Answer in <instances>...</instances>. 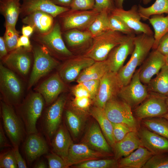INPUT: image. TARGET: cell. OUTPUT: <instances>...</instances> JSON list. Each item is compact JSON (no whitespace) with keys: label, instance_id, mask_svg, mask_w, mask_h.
<instances>
[{"label":"cell","instance_id":"56","mask_svg":"<svg viewBox=\"0 0 168 168\" xmlns=\"http://www.w3.org/2000/svg\"><path fill=\"white\" fill-rule=\"evenodd\" d=\"M54 4L61 7L70 8L73 0H50Z\"/></svg>","mask_w":168,"mask_h":168},{"label":"cell","instance_id":"51","mask_svg":"<svg viewBox=\"0 0 168 168\" xmlns=\"http://www.w3.org/2000/svg\"><path fill=\"white\" fill-rule=\"evenodd\" d=\"M72 92L75 97H87L91 98L89 92L81 83H78L74 86L72 89Z\"/></svg>","mask_w":168,"mask_h":168},{"label":"cell","instance_id":"49","mask_svg":"<svg viewBox=\"0 0 168 168\" xmlns=\"http://www.w3.org/2000/svg\"><path fill=\"white\" fill-rule=\"evenodd\" d=\"M100 80H91L81 82L89 92L92 100L95 99L98 90Z\"/></svg>","mask_w":168,"mask_h":168},{"label":"cell","instance_id":"15","mask_svg":"<svg viewBox=\"0 0 168 168\" xmlns=\"http://www.w3.org/2000/svg\"><path fill=\"white\" fill-rule=\"evenodd\" d=\"M72 57L61 65L58 74L65 83L71 82L77 79L84 70L95 62L92 59L83 55Z\"/></svg>","mask_w":168,"mask_h":168},{"label":"cell","instance_id":"33","mask_svg":"<svg viewBox=\"0 0 168 168\" xmlns=\"http://www.w3.org/2000/svg\"><path fill=\"white\" fill-rule=\"evenodd\" d=\"M147 85L149 91L166 96L168 94V65H164Z\"/></svg>","mask_w":168,"mask_h":168},{"label":"cell","instance_id":"29","mask_svg":"<svg viewBox=\"0 0 168 168\" xmlns=\"http://www.w3.org/2000/svg\"><path fill=\"white\" fill-rule=\"evenodd\" d=\"M62 35L67 45L73 49L90 46L93 38L88 30L70 29L62 32Z\"/></svg>","mask_w":168,"mask_h":168},{"label":"cell","instance_id":"61","mask_svg":"<svg viewBox=\"0 0 168 168\" xmlns=\"http://www.w3.org/2000/svg\"><path fill=\"white\" fill-rule=\"evenodd\" d=\"M162 117H163L164 118H166L168 120V112L165 115H164Z\"/></svg>","mask_w":168,"mask_h":168},{"label":"cell","instance_id":"62","mask_svg":"<svg viewBox=\"0 0 168 168\" xmlns=\"http://www.w3.org/2000/svg\"><path fill=\"white\" fill-rule=\"evenodd\" d=\"M166 103L167 105V106L168 107V94L166 96Z\"/></svg>","mask_w":168,"mask_h":168},{"label":"cell","instance_id":"63","mask_svg":"<svg viewBox=\"0 0 168 168\" xmlns=\"http://www.w3.org/2000/svg\"><path fill=\"white\" fill-rule=\"evenodd\" d=\"M166 64L168 65V55L166 57Z\"/></svg>","mask_w":168,"mask_h":168},{"label":"cell","instance_id":"44","mask_svg":"<svg viewBox=\"0 0 168 168\" xmlns=\"http://www.w3.org/2000/svg\"><path fill=\"white\" fill-rule=\"evenodd\" d=\"M112 123L113 128V135L115 143L122 140L129 132L134 131L125 124Z\"/></svg>","mask_w":168,"mask_h":168},{"label":"cell","instance_id":"35","mask_svg":"<svg viewBox=\"0 0 168 168\" xmlns=\"http://www.w3.org/2000/svg\"><path fill=\"white\" fill-rule=\"evenodd\" d=\"M65 115L66 122L69 130L74 137H77L84 126L85 120L84 115L69 110L65 111Z\"/></svg>","mask_w":168,"mask_h":168},{"label":"cell","instance_id":"52","mask_svg":"<svg viewBox=\"0 0 168 168\" xmlns=\"http://www.w3.org/2000/svg\"><path fill=\"white\" fill-rule=\"evenodd\" d=\"M29 38L22 35L20 36L18 40L16 48L23 47L28 51H32L33 46L31 44Z\"/></svg>","mask_w":168,"mask_h":168},{"label":"cell","instance_id":"31","mask_svg":"<svg viewBox=\"0 0 168 168\" xmlns=\"http://www.w3.org/2000/svg\"><path fill=\"white\" fill-rule=\"evenodd\" d=\"M110 71V66L106 59L102 61H95L81 72L77 79V82L80 83L91 80H100Z\"/></svg>","mask_w":168,"mask_h":168},{"label":"cell","instance_id":"25","mask_svg":"<svg viewBox=\"0 0 168 168\" xmlns=\"http://www.w3.org/2000/svg\"><path fill=\"white\" fill-rule=\"evenodd\" d=\"M141 146L143 145L137 131H131L122 140L115 143L113 147L114 158L118 161L128 156Z\"/></svg>","mask_w":168,"mask_h":168},{"label":"cell","instance_id":"24","mask_svg":"<svg viewBox=\"0 0 168 168\" xmlns=\"http://www.w3.org/2000/svg\"><path fill=\"white\" fill-rule=\"evenodd\" d=\"M51 15L42 11L33 12L22 18V22L31 26L34 32L43 34L49 32L53 27L55 21Z\"/></svg>","mask_w":168,"mask_h":168},{"label":"cell","instance_id":"37","mask_svg":"<svg viewBox=\"0 0 168 168\" xmlns=\"http://www.w3.org/2000/svg\"><path fill=\"white\" fill-rule=\"evenodd\" d=\"M138 11L143 20H146L152 16L168 14V0H156L155 2L148 7L138 6Z\"/></svg>","mask_w":168,"mask_h":168},{"label":"cell","instance_id":"2","mask_svg":"<svg viewBox=\"0 0 168 168\" xmlns=\"http://www.w3.org/2000/svg\"><path fill=\"white\" fill-rule=\"evenodd\" d=\"M132 35H126L112 30L105 31L93 37L91 45L83 56L95 61L105 60L114 48Z\"/></svg>","mask_w":168,"mask_h":168},{"label":"cell","instance_id":"10","mask_svg":"<svg viewBox=\"0 0 168 168\" xmlns=\"http://www.w3.org/2000/svg\"><path fill=\"white\" fill-rule=\"evenodd\" d=\"M1 105L4 130L13 147L19 146L26 132L21 120L11 105L2 101Z\"/></svg>","mask_w":168,"mask_h":168},{"label":"cell","instance_id":"28","mask_svg":"<svg viewBox=\"0 0 168 168\" xmlns=\"http://www.w3.org/2000/svg\"><path fill=\"white\" fill-rule=\"evenodd\" d=\"M153 155L146 147H140L128 156L119 159V167L142 168Z\"/></svg>","mask_w":168,"mask_h":168},{"label":"cell","instance_id":"5","mask_svg":"<svg viewBox=\"0 0 168 168\" xmlns=\"http://www.w3.org/2000/svg\"><path fill=\"white\" fill-rule=\"evenodd\" d=\"M34 63L28 88L32 87L41 78L59 64V62L44 47L39 44L33 46Z\"/></svg>","mask_w":168,"mask_h":168},{"label":"cell","instance_id":"14","mask_svg":"<svg viewBox=\"0 0 168 168\" xmlns=\"http://www.w3.org/2000/svg\"><path fill=\"white\" fill-rule=\"evenodd\" d=\"M110 13L122 20L135 34L144 33L153 35V32L149 26L141 21L137 5H133L127 10L116 7Z\"/></svg>","mask_w":168,"mask_h":168},{"label":"cell","instance_id":"48","mask_svg":"<svg viewBox=\"0 0 168 168\" xmlns=\"http://www.w3.org/2000/svg\"><path fill=\"white\" fill-rule=\"evenodd\" d=\"M115 8L113 0H95L93 9L99 12L106 10L110 13Z\"/></svg>","mask_w":168,"mask_h":168},{"label":"cell","instance_id":"38","mask_svg":"<svg viewBox=\"0 0 168 168\" xmlns=\"http://www.w3.org/2000/svg\"><path fill=\"white\" fill-rule=\"evenodd\" d=\"M109 12L104 10L99 12L94 20L87 29L93 37L110 29L109 16Z\"/></svg>","mask_w":168,"mask_h":168},{"label":"cell","instance_id":"55","mask_svg":"<svg viewBox=\"0 0 168 168\" xmlns=\"http://www.w3.org/2000/svg\"><path fill=\"white\" fill-rule=\"evenodd\" d=\"M8 51L3 36L0 37V58L3 59L7 54Z\"/></svg>","mask_w":168,"mask_h":168},{"label":"cell","instance_id":"54","mask_svg":"<svg viewBox=\"0 0 168 168\" xmlns=\"http://www.w3.org/2000/svg\"><path fill=\"white\" fill-rule=\"evenodd\" d=\"M11 146L4 134L1 123L0 125V147L2 149L4 147Z\"/></svg>","mask_w":168,"mask_h":168},{"label":"cell","instance_id":"30","mask_svg":"<svg viewBox=\"0 0 168 168\" xmlns=\"http://www.w3.org/2000/svg\"><path fill=\"white\" fill-rule=\"evenodd\" d=\"M21 0H0V12L5 19V26L15 27L21 11Z\"/></svg>","mask_w":168,"mask_h":168},{"label":"cell","instance_id":"45","mask_svg":"<svg viewBox=\"0 0 168 168\" xmlns=\"http://www.w3.org/2000/svg\"><path fill=\"white\" fill-rule=\"evenodd\" d=\"M45 155L49 168H67L69 167L66 161L59 155L53 152Z\"/></svg>","mask_w":168,"mask_h":168},{"label":"cell","instance_id":"3","mask_svg":"<svg viewBox=\"0 0 168 168\" xmlns=\"http://www.w3.org/2000/svg\"><path fill=\"white\" fill-rule=\"evenodd\" d=\"M33 34L32 39L46 49L52 55L63 58L72 57V53L67 47L64 41L59 22L55 21L52 29L46 33H34Z\"/></svg>","mask_w":168,"mask_h":168},{"label":"cell","instance_id":"23","mask_svg":"<svg viewBox=\"0 0 168 168\" xmlns=\"http://www.w3.org/2000/svg\"><path fill=\"white\" fill-rule=\"evenodd\" d=\"M64 83L59 74L56 73L43 81L37 90L43 97L46 104L49 105L64 91Z\"/></svg>","mask_w":168,"mask_h":168},{"label":"cell","instance_id":"50","mask_svg":"<svg viewBox=\"0 0 168 168\" xmlns=\"http://www.w3.org/2000/svg\"><path fill=\"white\" fill-rule=\"evenodd\" d=\"M156 50L166 57L168 55V33L161 39Z\"/></svg>","mask_w":168,"mask_h":168},{"label":"cell","instance_id":"32","mask_svg":"<svg viewBox=\"0 0 168 168\" xmlns=\"http://www.w3.org/2000/svg\"><path fill=\"white\" fill-rule=\"evenodd\" d=\"M90 113L98 124L107 142L113 148L115 142L113 135L112 123L107 117L104 109L95 106L91 108Z\"/></svg>","mask_w":168,"mask_h":168},{"label":"cell","instance_id":"18","mask_svg":"<svg viewBox=\"0 0 168 168\" xmlns=\"http://www.w3.org/2000/svg\"><path fill=\"white\" fill-rule=\"evenodd\" d=\"M166 64V57L156 50H153L138 69L141 82L147 85L152 77L157 74Z\"/></svg>","mask_w":168,"mask_h":168},{"label":"cell","instance_id":"13","mask_svg":"<svg viewBox=\"0 0 168 168\" xmlns=\"http://www.w3.org/2000/svg\"><path fill=\"white\" fill-rule=\"evenodd\" d=\"M67 97L64 94L60 95L46 110L43 119L44 132L48 138H52L60 125Z\"/></svg>","mask_w":168,"mask_h":168},{"label":"cell","instance_id":"36","mask_svg":"<svg viewBox=\"0 0 168 168\" xmlns=\"http://www.w3.org/2000/svg\"><path fill=\"white\" fill-rule=\"evenodd\" d=\"M147 129L168 139V120L163 117L146 118L142 120Z\"/></svg>","mask_w":168,"mask_h":168},{"label":"cell","instance_id":"6","mask_svg":"<svg viewBox=\"0 0 168 168\" xmlns=\"http://www.w3.org/2000/svg\"><path fill=\"white\" fill-rule=\"evenodd\" d=\"M45 100L39 92L33 93L27 97L21 109V116L26 133H38L36 124L44 107Z\"/></svg>","mask_w":168,"mask_h":168},{"label":"cell","instance_id":"21","mask_svg":"<svg viewBox=\"0 0 168 168\" xmlns=\"http://www.w3.org/2000/svg\"><path fill=\"white\" fill-rule=\"evenodd\" d=\"M135 36V34L132 35L110 51L106 59L110 66V71L118 72L123 67L127 57L131 54L133 51Z\"/></svg>","mask_w":168,"mask_h":168},{"label":"cell","instance_id":"22","mask_svg":"<svg viewBox=\"0 0 168 168\" xmlns=\"http://www.w3.org/2000/svg\"><path fill=\"white\" fill-rule=\"evenodd\" d=\"M137 132L143 146L153 155L168 152V139L144 127Z\"/></svg>","mask_w":168,"mask_h":168},{"label":"cell","instance_id":"42","mask_svg":"<svg viewBox=\"0 0 168 168\" xmlns=\"http://www.w3.org/2000/svg\"><path fill=\"white\" fill-rule=\"evenodd\" d=\"M142 168H168V152L153 155Z\"/></svg>","mask_w":168,"mask_h":168},{"label":"cell","instance_id":"41","mask_svg":"<svg viewBox=\"0 0 168 168\" xmlns=\"http://www.w3.org/2000/svg\"><path fill=\"white\" fill-rule=\"evenodd\" d=\"M109 20L111 30L119 32L126 35L135 34L122 20L117 16L110 13L109 16Z\"/></svg>","mask_w":168,"mask_h":168},{"label":"cell","instance_id":"4","mask_svg":"<svg viewBox=\"0 0 168 168\" xmlns=\"http://www.w3.org/2000/svg\"><path fill=\"white\" fill-rule=\"evenodd\" d=\"M0 89L5 102L16 105L20 102L23 92L22 83L11 70L0 64Z\"/></svg>","mask_w":168,"mask_h":168},{"label":"cell","instance_id":"53","mask_svg":"<svg viewBox=\"0 0 168 168\" xmlns=\"http://www.w3.org/2000/svg\"><path fill=\"white\" fill-rule=\"evenodd\" d=\"M13 149L18 168H27L26 162L19 152V146L13 147Z\"/></svg>","mask_w":168,"mask_h":168},{"label":"cell","instance_id":"26","mask_svg":"<svg viewBox=\"0 0 168 168\" xmlns=\"http://www.w3.org/2000/svg\"><path fill=\"white\" fill-rule=\"evenodd\" d=\"M24 149L26 158L29 163L47 154L49 149L45 140L37 133L29 135L25 143Z\"/></svg>","mask_w":168,"mask_h":168},{"label":"cell","instance_id":"19","mask_svg":"<svg viewBox=\"0 0 168 168\" xmlns=\"http://www.w3.org/2000/svg\"><path fill=\"white\" fill-rule=\"evenodd\" d=\"M22 18L35 11L44 12L56 17L70 8L59 6L53 3L50 0H21Z\"/></svg>","mask_w":168,"mask_h":168},{"label":"cell","instance_id":"58","mask_svg":"<svg viewBox=\"0 0 168 168\" xmlns=\"http://www.w3.org/2000/svg\"><path fill=\"white\" fill-rule=\"evenodd\" d=\"M48 166L43 161H40L37 162L34 166L35 168H47Z\"/></svg>","mask_w":168,"mask_h":168},{"label":"cell","instance_id":"43","mask_svg":"<svg viewBox=\"0 0 168 168\" xmlns=\"http://www.w3.org/2000/svg\"><path fill=\"white\" fill-rule=\"evenodd\" d=\"M0 168H18L13 149L1 154Z\"/></svg>","mask_w":168,"mask_h":168},{"label":"cell","instance_id":"17","mask_svg":"<svg viewBox=\"0 0 168 168\" xmlns=\"http://www.w3.org/2000/svg\"><path fill=\"white\" fill-rule=\"evenodd\" d=\"M109 156L107 154L92 149L83 142L73 143L69 148L66 162L69 167L87 161L102 159Z\"/></svg>","mask_w":168,"mask_h":168},{"label":"cell","instance_id":"47","mask_svg":"<svg viewBox=\"0 0 168 168\" xmlns=\"http://www.w3.org/2000/svg\"><path fill=\"white\" fill-rule=\"evenodd\" d=\"M92 100L89 97H75L72 104L73 106L78 110L85 111L89 109Z\"/></svg>","mask_w":168,"mask_h":168},{"label":"cell","instance_id":"9","mask_svg":"<svg viewBox=\"0 0 168 168\" xmlns=\"http://www.w3.org/2000/svg\"><path fill=\"white\" fill-rule=\"evenodd\" d=\"M99 13L94 9L74 10L70 9L58 16L63 32L75 29L81 30H87Z\"/></svg>","mask_w":168,"mask_h":168},{"label":"cell","instance_id":"60","mask_svg":"<svg viewBox=\"0 0 168 168\" xmlns=\"http://www.w3.org/2000/svg\"><path fill=\"white\" fill-rule=\"evenodd\" d=\"M143 3L144 4H147L150 2L152 0H142Z\"/></svg>","mask_w":168,"mask_h":168},{"label":"cell","instance_id":"40","mask_svg":"<svg viewBox=\"0 0 168 168\" xmlns=\"http://www.w3.org/2000/svg\"><path fill=\"white\" fill-rule=\"evenodd\" d=\"M5 31L3 36L8 52L9 53L16 49L20 33L15 27L5 26Z\"/></svg>","mask_w":168,"mask_h":168},{"label":"cell","instance_id":"39","mask_svg":"<svg viewBox=\"0 0 168 168\" xmlns=\"http://www.w3.org/2000/svg\"><path fill=\"white\" fill-rule=\"evenodd\" d=\"M72 166L76 168H115L119 167L118 160L114 159H100L87 161Z\"/></svg>","mask_w":168,"mask_h":168},{"label":"cell","instance_id":"16","mask_svg":"<svg viewBox=\"0 0 168 168\" xmlns=\"http://www.w3.org/2000/svg\"><path fill=\"white\" fill-rule=\"evenodd\" d=\"M31 51L23 47L16 48L2 59L5 64L10 69L21 75L28 73L31 65L32 58Z\"/></svg>","mask_w":168,"mask_h":168},{"label":"cell","instance_id":"8","mask_svg":"<svg viewBox=\"0 0 168 168\" xmlns=\"http://www.w3.org/2000/svg\"><path fill=\"white\" fill-rule=\"evenodd\" d=\"M166 98V96L149 91L147 98L133 110L134 116L141 120L162 117L168 112Z\"/></svg>","mask_w":168,"mask_h":168},{"label":"cell","instance_id":"11","mask_svg":"<svg viewBox=\"0 0 168 168\" xmlns=\"http://www.w3.org/2000/svg\"><path fill=\"white\" fill-rule=\"evenodd\" d=\"M123 86L117 72L110 71L100 79L97 93L94 100L96 106L104 109L110 100L117 97Z\"/></svg>","mask_w":168,"mask_h":168},{"label":"cell","instance_id":"46","mask_svg":"<svg viewBox=\"0 0 168 168\" xmlns=\"http://www.w3.org/2000/svg\"><path fill=\"white\" fill-rule=\"evenodd\" d=\"M95 0H73L70 9L74 10H88L93 9Z\"/></svg>","mask_w":168,"mask_h":168},{"label":"cell","instance_id":"27","mask_svg":"<svg viewBox=\"0 0 168 168\" xmlns=\"http://www.w3.org/2000/svg\"><path fill=\"white\" fill-rule=\"evenodd\" d=\"M53 136L51 142L53 152L66 161L70 147L73 143L68 131L64 125L60 124Z\"/></svg>","mask_w":168,"mask_h":168},{"label":"cell","instance_id":"59","mask_svg":"<svg viewBox=\"0 0 168 168\" xmlns=\"http://www.w3.org/2000/svg\"><path fill=\"white\" fill-rule=\"evenodd\" d=\"M115 7L123 8V3L124 0H113Z\"/></svg>","mask_w":168,"mask_h":168},{"label":"cell","instance_id":"1","mask_svg":"<svg viewBox=\"0 0 168 168\" xmlns=\"http://www.w3.org/2000/svg\"><path fill=\"white\" fill-rule=\"evenodd\" d=\"M154 42L153 35L144 33L135 35L134 48L130 58L117 72L123 86L130 82L136 68L142 64L152 49Z\"/></svg>","mask_w":168,"mask_h":168},{"label":"cell","instance_id":"20","mask_svg":"<svg viewBox=\"0 0 168 168\" xmlns=\"http://www.w3.org/2000/svg\"><path fill=\"white\" fill-rule=\"evenodd\" d=\"M92 149L112 155L111 149L97 122H93L86 132L82 142Z\"/></svg>","mask_w":168,"mask_h":168},{"label":"cell","instance_id":"34","mask_svg":"<svg viewBox=\"0 0 168 168\" xmlns=\"http://www.w3.org/2000/svg\"><path fill=\"white\" fill-rule=\"evenodd\" d=\"M148 20L154 30V42L152 49L155 50L161 39L168 33V15L166 16L162 14L153 15Z\"/></svg>","mask_w":168,"mask_h":168},{"label":"cell","instance_id":"7","mask_svg":"<svg viewBox=\"0 0 168 168\" xmlns=\"http://www.w3.org/2000/svg\"><path fill=\"white\" fill-rule=\"evenodd\" d=\"M117 97L109 100L106 103L104 108L106 115L111 122L125 124L137 131L138 125L132 108Z\"/></svg>","mask_w":168,"mask_h":168},{"label":"cell","instance_id":"12","mask_svg":"<svg viewBox=\"0 0 168 168\" xmlns=\"http://www.w3.org/2000/svg\"><path fill=\"white\" fill-rule=\"evenodd\" d=\"M149 93L147 85L143 84L140 79L138 69L135 72L130 82L121 88L118 97L133 108L141 103Z\"/></svg>","mask_w":168,"mask_h":168},{"label":"cell","instance_id":"57","mask_svg":"<svg viewBox=\"0 0 168 168\" xmlns=\"http://www.w3.org/2000/svg\"><path fill=\"white\" fill-rule=\"evenodd\" d=\"M21 33L22 35L30 37L34 34V28L28 25H24L21 28Z\"/></svg>","mask_w":168,"mask_h":168}]
</instances>
